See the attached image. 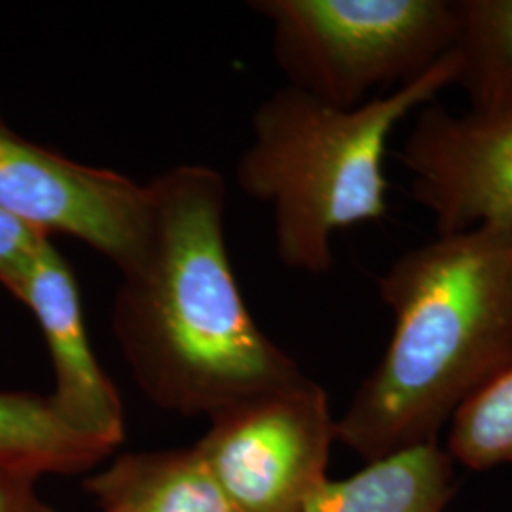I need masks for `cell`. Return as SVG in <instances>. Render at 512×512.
<instances>
[{
	"mask_svg": "<svg viewBox=\"0 0 512 512\" xmlns=\"http://www.w3.org/2000/svg\"><path fill=\"white\" fill-rule=\"evenodd\" d=\"M145 186V226L118 270L110 315L143 395L165 412L211 420L304 378L239 291L224 232V177L181 164Z\"/></svg>",
	"mask_w": 512,
	"mask_h": 512,
	"instance_id": "obj_1",
	"label": "cell"
},
{
	"mask_svg": "<svg viewBox=\"0 0 512 512\" xmlns=\"http://www.w3.org/2000/svg\"><path fill=\"white\" fill-rule=\"evenodd\" d=\"M393 313L384 357L336 440L366 463L437 442L461 404L512 361V226H482L399 256L378 279Z\"/></svg>",
	"mask_w": 512,
	"mask_h": 512,
	"instance_id": "obj_2",
	"label": "cell"
},
{
	"mask_svg": "<svg viewBox=\"0 0 512 512\" xmlns=\"http://www.w3.org/2000/svg\"><path fill=\"white\" fill-rule=\"evenodd\" d=\"M458 67L452 50L420 78L353 109L283 86L255 110L236 177L247 196L272 207L275 253L285 268L327 274L336 232L387 217L391 133L454 86Z\"/></svg>",
	"mask_w": 512,
	"mask_h": 512,
	"instance_id": "obj_3",
	"label": "cell"
},
{
	"mask_svg": "<svg viewBox=\"0 0 512 512\" xmlns=\"http://www.w3.org/2000/svg\"><path fill=\"white\" fill-rule=\"evenodd\" d=\"M296 90L353 109L420 78L452 52L456 0H256Z\"/></svg>",
	"mask_w": 512,
	"mask_h": 512,
	"instance_id": "obj_4",
	"label": "cell"
},
{
	"mask_svg": "<svg viewBox=\"0 0 512 512\" xmlns=\"http://www.w3.org/2000/svg\"><path fill=\"white\" fill-rule=\"evenodd\" d=\"M336 420L310 378L220 412L194 446L234 512H302L329 480Z\"/></svg>",
	"mask_w": 512,
	"mask_h": 512,
	"instance_id": "obj_5",
	"label": "cell"
},
{
	"mask_svg": "<svg viewBox=\"0 0 512 512\" xmlns=\"http://www.w3.org/2000/svg\"><path fill=\"white\" fill-rule=\"evenodd\" d=\"M0 209L90 245L120 270L145 226L147 186L29 141L0 116Z\"/></svg>",
	"mask_w": 512,
	"mask_h": 512,
	"instance_id": "obj_6",
	"label": "cell"
},
{
	"mask_svg": "<svg viewBox=\"0 0 512 512\" xmlns=\"http://www.w3.org/2000/svg\"><path fill=\"white\" fill-rule=\"evenodd\" d=\"M399 160L439 236L512 226V109L454 114L433 101L416 110Z\"/></svg>",
	"mask_w": 512,
	"mask_h": 512,
	"instance_id": "obj_7",
	"label": "cell"
},
{
	"mask_svg": "<svg viewBox=\"0 0 512 512\" xmlns=\"http://www.w3.org/2000/svg\"><path fill=\"white\" fill-rule=\"evenodd\" d=\"M10 294L35 315L46 340L54 372L48 397L57 414L82 435L116 450L126 437L122 399L93 353L73 268L52 238L42 241Z\"/></svg>",
	"mask_w": 512,
	"mask_h": 512,
	"instance_id": "obj_8",
	"label": "cell"
},
{
	"mask_svg": "<svg viewBox=\"0 0 512 512\" xmlns=\"http://www.w3.org/2000/svg\"><path fill=\"white\" fill-rule=\"evenodd\" d=\"M84 490L99 512H234L196 446L122 454Z\"/></svg>",
	"mask_w": 512,
	"mask_h": 512,
	"instance_id": "obj_9",
	"label": "cell"
},
{
	"mask_svg": "<svg viewBox=\"0 0 512 512\" xmlns=\"http://www.w3.org/2000/svg\"><path fill=\"white\" fill-rule=\"evenodd\" d=\"M454 494V461L431 442L327 480L302 512H442Z\"/></svg>",
	"mask_w": 512,
	"mask_h": 512,
	"instance_id": "obj_10",
	"label": "cell"
},
{
	"mask_svg": "<svg viewBox=\"0 0 512 512\" xmlns=\"http://www.w3.org/2000/svg\"><path fill=\"white\" fill-rule=\"evenodd\" d=\"M114 450L63 420L50 397L0 391V469L23 475H76Z\"/></svg>",
	"mask_w": 512,
	"mask_h": 512,
	"instance_id": "obj_11",
	"label": "cell"
},
{
	"mask_svg": "<svg viewBox=\"0 0 512 512\" xmlns=\"http://www.w3.org/2000/svg\"><path fill=\"white\" fill-rule=\"evenodd\" d=\"M452 50L471 110L512 109V0H456Z\"/></svg>",
	"mask_w": 512,
	"mask_h": 512,
	"instance_id": "obj_12",
	"label": "cell"
},
{
	"mask_svg": "<svg viewBox=\"0 0 512 512\" xmlns=\"http://www.w3.org/2000/svg\"><path fill=\"white\" fill-rule=\"evenodd\" d=\"M446 454L473 471L512 463V361L459 406Z\"/></svg>",
	"mask_w": 512,
	"mask_h": 512,
	"instance_id": "obj_13",
	"label": "cell"
},
{
	"mask_svg": "<svg viewBox=\"0 0 512 512\" xmlns=\"http://www.w3.org/2000/svg\"><path fill=\"white\" fill-rule=\"evenodd\" d=\"M46 238L52 236L0 209V285L8 293L25 274Z\"/></svg>",
	"mask_w": 512,
	"mask_h": 512,
	"instance_id": "obj_14",
	"label": "cell"
},
{
	"mask_svg": "<svg viewBox=\"0 0 512 512\" xmlns=\"http://www.w3.org/2000/svg\"><path fill=\"white\" fill-rule=\"evenodd\" d=\"M38 480L0 469V512H55L38 492Z\"/></svg>",
	"mask_w": 512,
	"mask_h": 512,
	"instance_id": "obj_15",
	"label": "cell"
}]
</instances>
